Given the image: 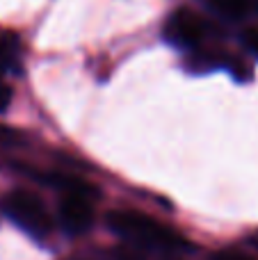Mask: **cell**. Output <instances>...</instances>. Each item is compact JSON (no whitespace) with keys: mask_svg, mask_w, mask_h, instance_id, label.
<instances>
[{"mask_svg":"<svg viewBox=\"0 0 258 260\" xmlns=\"http://www.w3.org/2000/svg\"><path fill=\"white\" fill-rule=\"evenodd\" d=\"M108 224L119 238L131 244H140L146 249H158L167 253H181L190 249V242L181 233L172 231L169 226L160 224L149 215L137 210H114L110 212Z\"/></svg>","mask_w":258,"mask_h":260,"instance_id":"obj_1","label":"cell"},{"mask_svg":"<svg viewBox=\"0 0 258 260\" xmlns=\"http://www.w3.org/2000/svg\"><path fill=\"white\" fill-rule=\"evenodd\" d=\"M5 212L18 229L37 240H44L53 233V217L48 215L44 201L32 192L14 189L5 199Z\"/></svg>","mask_w":258,"mask_h":260,"instance_id":"obj_2","label":"cell"},{"mask_svg":"<svg viewBox=\"0 0 258 260\" xmlns=\"http://www.w3.org/2000/svg\"><path fill=\"white\" fill-rule=\"evenodd\" d=\"M91 197L94 194L87 192H62V201H59V224L69 235H82L91 229L94 221V206H91Z\"/></svg>","mask_w":258,"mask_h":260,"instance_id":"obj_3","label":"cell"},{"mask_svg":"<svg viewBox=\"0 0 258 260\" xmlns=\"http://www.w3.org/2000/svg\"><path fill=\"white\" fill-rule=\"evenodd\" d=\"M204 37V23L192 9L181 7L167 18L165 39L176 48H195Z\"/></svg>","mask_w":258,"mask_h":260,"instance_id":"obj_4","label":"cell"},{"mask_svg":"<svg viewBox=\"0 0 258 260\" xmlns=\"http://www.w3.org/2000/svg\"><path fill=\"white\" fill-rule=\"evenodd\" d=\"M18 50H21V44L12 32L0 35V73L14 69V64L18 62Z\"/></svg>","mask_w":258,"mask_h":260,"instance_id":"obj_5","label":"cell"},{"mask_svg":"<svg viewBox=\"0 0 258 260\" xmlns=\"http://www.w3.org/2000/svg\"><path fill=\"white\" fill-rule=\"evenodd\" d=\"M215 3H217V7L222 9L227 16L238 18V16H242V14L249 9L251 0H215Z\"/></svg>","mask_w":258,"mask_h":260,"instance_id":"obj_6","label":"cell"},{"mask_svg":"<svg viewBox=\"0 0 258 260\" xmlns=\"http://www.w3.org/2000/svg\"><path fill=\"white\" fill-rule=\"evenodd\" d=\"M12 96H14L12 87H9L7 82L3 80V73H0V114H3L5 110L9 108V103H12Z\"/></svg>","mask_w":258,"mask_h":260,"instance_id":"obj_7","label":"cell"},{"mask_svg":"<svg viewBox=\"0 0 258 260\" xmlns=\"http://www.w3.org/2000/svg\"><path fill=\"white\" fill-rule=\"evenodd\" d=\"M213 260H256V258L247 256V253H242V251H236V249H227V251L215 253Z\"/></svg>","mask_w":258,"mask_h":260,"instance_id":"obj_8","label":"cell"},{"mask_svg":"<svg viewBox=\"0 0 258 260\" xmlns=\"http://www.w3.org/2000/svg\"><path fill=\"white\" fill-rule=\"evenodd\" d=\"M245 41H247V46H249V48L258 55V30H249V32H247Z\"/></svg>","mask_w":258,"mask_h":260,"instance_id":"obj_9","label":"cell"},{"mask_svg":"<svg viewBox=\"0 0 258 260\" xmlns=\"http://www.w3.org/2000/svg\"><path fill=\"white\" fill-rule=\"evenodd\" d=\"M245 242H247V247H249V249L258 251V231H256V233H251V235H247Z\"/></svg>","mask_w":258,"mask_h":260,"instance_id":"obj_10","label":"cell"}]
</instances>
